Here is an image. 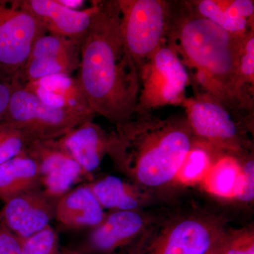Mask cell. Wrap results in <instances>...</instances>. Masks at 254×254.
I'll return each instance as SVG.
<instances>
[{"label":"cell","mask_w":254,"mask_h":254,"mask_svg":"<svg viewBox=\"0 0 254 254\" xmlns=\"http://www.w3.org/2000/svg\"><path fill=\"white\" fill-rule=\"evenodd\" d=\"M111 132L108 155L115 168L139 188L158 189L175 182L197 143L186 116L160 118L135 113Z\"/></svg>","instance_id":"cell-3"},{"label":"cell","mask_w":254,"mask_h":254,"mask_svg":"<svg viewBox=\"0 0 254 254\" xmlns=\"http://www.w3.org/2000/svg\"><path fill=\"white\" fill-rule=\"evenodd\" d=\"M182 106L195 139L220 155L243 158L252 150L248 132L253 128L254 110L194 93Z\"/></svg>","instance_id":"cell-4"},{"label":"cell","mask_w":254,"mask_h":254,"mask_svg":"<svg viewBox=\"0 0 254 254\" xmlns=\"http://www.w3.org/2000/svg\"><path fill=\"white\" fill-rule=\"evenodd\" d=\"M100 204L87 183L71 189L57 202L55 220L69 229L94 228L105 218Z\"/></svg>","instance_id":"cell-16"},{"label":"cell","mask_w":254,"mask_h":254,"mask_svg":"<svg viewBox=\"0 0 254 254\" xmlns=\"http://www.w3.org/2000/svg\"><path fill=\"white\" fill-rule=\"evenodd\" d=\"M21 243L23 254H63L58 232L51 225Z\"/></svg>","instance_id":"cell-25"},{"label":"cell","mask_w":254,"mask_h":254,"mask_svg":"<svg viewBox=\"0 0 254 254\" xmlns=\"http://www.w3.org/2000/svg\"><path fill=\"white\" fill-rule=\"evenodd\" d=\"M188 2L195 12L232 35L244 36L254 31V21L239 14L234 0H193Z\"/></svg>","instance_id":"cell-20"},{"label":"cell","mask_w":254,"mask_h":254,"mask_svg":"<svg viewBox=\"0 0 254 254\" xmlns=\"http://www.w3.org/2000/svg\"><path fill=\"white\" fill-rule=\"evenodd\" d=\"M220 245L217 248H215V250H212L211 252H209L207 254H221L220 251Z\"/></svg>","instance_id":"cell-32"},{"label":"cell","mask_w":254,"mask_h":254,"mask_svg":"<svg viewBox=\"0 0 254 254\" xmlns=\"http://www.w3.org/2000/svg\"><path fill=\"white\" fill-rule=\"evenodd\" d=\"M111 132L88 119L58 138L83 171L85 180H93V173L109 152Z\"/></svg>","instance_id":"cell-14"},{"label":"cell","mask_w":254,"mask_h":254,"mask_svg":"<svg viewBox=\"0 0 254 254\" xmlns=\"http://www.w3.org/2000/svg\"><path fill=\"white\" fill-rule=\"evenodd\" d=\"M136 113H153L167 105H183L190 85L189 73L175 52L164 42L140 68Z\"/></svg>","instance_id":"cell-6"},{"label":"cell","mask_w":254,"mask_h":254,"mask_svg":"<svg viewBox=\"0 0 254 254\" xmlns=\"http://www.w3.org/2000/svg\"><path fill=\"white\" fill-rule=\"evenodd\" d=\"M242 160V166L245 174L244 182V192L241 198V202H251L254 200V162L253 158H243Z\"/></svg>","instance_id":"cell-28"},{"label":"cell","mask_w":254,"mask_h":254,"mask_svg":"<svg viewBox=\"0 0 254 254\" xmlns=\"http://www.w3.org/2000/svg\"><path fill=\"white\" fill-rule=\"evenodd\" d=\"M44 104L86 117H94L76 78L71 75L47 76L23 85Z\"/></svg>","instance_id":"cell-15"},{"label":"cell","mask_w":254,"mask_h":254,"mask_svg":"<svg viewBox=\"0 0 254 254\" xmlns=\"http://www.w3.org/2000/svg\"><path fill=\"white\" fill-rule=\"evenodd\" d=\"M122 35L138 71L165 42L170 1L118 0Z\"/></svg>","instance_id":"cell-7"},{"label":"cell","mask_w":254,"mask_h":254,"mask_svg":"<svg viewBox=\"0 0 254 254\" xmlns=\"http://www.w3.org/2000/svg\"><path fill=\"white\" fill-rule=\"evenodd\" d=\"M80 55H67L57 58L28 59L20 78L21 85L57 74L71 75L78 71Z\"/></svg>","instance_id":"cell-21"},{"label":"cell","mask_w":254,"mask_h":254,"mask_svg":"<svg viewBox=\"0 0 254 254\" xmlns=\"http://www.w3.org/2000/svg\"><path fill=\"white\" fill-rule=\"evenodd\" d=\"M38 189H41L38 164L26 150L0 165V200L3 203Z\"/></svg>","instance_id":"cell-17"},{"label":"cell","mask_w":254,"mask_h":254,"mask_svg":"<svg viewBox=\"0 0 254 254\" xmlns=\"http://www.w3.org/2000/svg\"><path fill=\"white\" fill-rule=\"evenodd\" d=\"M0 254H23L21 240L0 223Z\"/></svg>","instance_id":"cell-27"},{"label":"cell","mask_w":254,"mask_h":254,"mask_svg":"<svg viewBox=\"0 0 254 254\" xmlns=\"http://www.w3.org/2000/svg\"><path fill=\"white\" fill-rule=\"evenodd\" d=\"M227 232L223 219L215 215H177L149 225L136 243L118 254H207Z\"/></svg>","instance_id":"cell-5"},{"label":"cell","mask_w":254,"mask_h":254,"mask_svg":"<svg viewBox=\"0 0 254 254\" xmlns=\"http://www.w3.org/2000/svg\"><path fill=\"white\" fill-rule=\"evenodd\" d=\"M47 32L16 0H0V81L19 83L32 48Z\"/></svg>","instance_id":"cell-8"},{"label":"cell","mask_w":254,"mask_h":254,"mask_svg":"<svg viewBox=\"0 0 254 254\" xmlns=\"http://www.w3.org/2000/svg\"><path fill=\"white\" fill-rule=\"evenodd\" d=\"M13 90L14 84L0 81V123L4 121Z\"/></svg>","instance_id":"cell-29"},{"label":"cell","mask_w":254,"mask_h":254,"mask_svg":"<svg viewBox=\"0 0 254 254\" xmlns=\"http://www.w3.org/2000/svg\"><path fill=\"white\" fill-rule=\"evenodd\" d=\"M86 183L104 210H139L143 204L139 187L120 177L108 175Z\"/></svg>","instance_id":"cell-18"},{"label":"cell","mask_w":254,"mask_h":254,"mask_svg":"<svg viewBox=\"0 0 254 254\" xmlns=\"http://www.w3.org/2000/svg\"><path fill=\"white\" fill-rule=\"evenodd\" d=\"M81 45L64 37L47 33L35 42L28 59L80 55Z\"/></svg>","instance_id":"cell-23"},{"label":"cell","mask_w":254,"mask_h":254,"mask_svg":"<svg viewBox=\"0 0 254 254\" xmlns=\"http://www.w3.org/2000/svg\"><path fill=\"white\" fill-rule=\"evenodd\" d=\"M58 200L42 189L30 190L4 203L0 223L20 240H25L50 225Z\"/></svg>","instance_id":"cell-12"},{"label":"cell","mask_w":254,"mask_h":254,"mask_svg":"<svg viewBox=\"0 0 254 254\" xmlns=\"http://www.w3.org/2000/svg\"><path fill=\"white\" fill-rule=\"evenodd\" d=\"M247 35L225 31L195 12L188 1H170L165 41L186 68L194 93L247 108L238 76L239 55Z\"/></svg>","instance_id":"cell-2"},{"label":"cell","mask_w":254,"mask_h":254,"mask_svg":"<svg viewBox=\"0 0 254 254\" xmlns=\"http://www.w3.org/2000/svg\"><path fill=\"white\" fill-rule=\"evenodd\" d=\"M94 2L96 10L81 43L76 79L92 112L116 125L136 113L139 73L124 42L118 0Z\"/></svg>","instance_id":"cell-1"},{"label":"cell","mask_w":254,"mask_h":254,"mask_svg":"<svg viewBox=\"0 0 254 254\" xmlns=\"http://www.w3.org/2000/svg\"><path fill=\"white\" fill-rule=\"evenodd\" d=\"M63 254H88L83 253L81 251L72 250V249L67 248V247H63Z\"/></svg>","instance_id":"cell-31"},{"label":"cell","mask_w":254,"mask_h":254,"mask_svg":"<svg viewBox=\"0 0 254 254\" xmlns=\"http://www.w3.org/2000/svg\"><path fill=\"white\" fill-rule=\"evenodd\" d=\"M20 7L38 18L47 33L81 43L91 26L96 10L94 1L87 9H69L58 0H16Z\"/></svg>","instance_id":"cell-13"},{"label":"cell","mask_w":254,"mask_h":254,"mask_svg":"<svg viewBox=\"0 0 254 254\" xmlns=\"http://www.w3.org/2000/svg\"><path fill=\"white\" fill-rule=\"evenodd\" d=\"M220 251L221 254H254L253 229L228 230L220 244Z\"/></svg>","instance_id":"cell-26"},{"label":"cell","mask_w":254,"mask_h":254,"mask_svg":"<svg viewBox=\"0 0 254 254\" xmlns=\"http://www.w3.org/2000/svg\"><path fill=\"white\" fill-rule=\"evenodd\" d=\"M60 4L69 9L81 10V8L84 4V1L81 0H58Z\"/></svg>","instance_id":"cell-30"},{"label":"cell","mask_w":254,"mask_h":254,"mask_svg":"<svg viewBox=\"0 0 254 254\" xmlns=\"http://www.w3.org/2000/svg\"><path fill=\"white\" fill-rule=\"evenodd\" d=\"M202 182L212 194L240 201L245 182L242 160L230 155H221L214 162Z\"/></svg>","instance_id":"cell-19"},{"label":"cell","mask_w":254,"mask_h":254,"mask_svg":"<svg viewBox=\"0 0 254 254\" xmlns=\"http://www.w3.org/2000/svg\"><path fill=\"white\" fill-rule=\"evenodd\" d=\"M25 150L38 164L42 190L53 198L59 199L85 179L81 168L58 138L35 140Z\"/></svg>","instance_id":"cell-10"},{"label":"cell","mask_w":254,"mask_h":254,"mask_svg":"<svg viewBox=\"0 0 254 254\" xmlns=\"http://www.w3.org/2000/svg\"><path fill=\"white\" fill-rule=\"evenodd\" d=\"M33 141L20 127L11 123H0V165L22 153Z\"/></svg>","instance_id":"cell-24"},{"label":"cell","mask_w":254,"mask_h":254,"mask_svg":"<svg viewBox=\"0 0 254 254\" xmlns=\"http://www.w3.org/2000/svg\"><path fill=\"white\" fill-rule=\"evenodd\" d=\"M92 118L50 108L17 83H14L3 123L20 127L34 140H48L58 139Z\"/></svg>","instance_id":"cell-9"},{"label":"cell","mask_w":254,"mask_h":254,"mask_svg":"<svg viewBox=\"0 0 254 254\" xmlns=\"http://www.w3.org/2000/svg\"><path fill=\"white\" fill-rule=\"evenodd\" d=\"M221 155L197 141L187 155L175 181L183 185H194L203 181L217 158Z\"/></svg>","instance_id":"cell-22"},{"label":"cell","mask_w":254,"mask_h":254,"mask_svg":"<svg viewBox=\"0 0 254 254\" xmlns=\"http://www.w3.org/2000/svg\"><path fill=\"white\" fill-rule=\"evenodd\" d=\"M149 225L148 218L139 210L111 211L93 228L81 252L88 254H119L136 243Z\"/></svg>","instance_id":"cell-11"}]
</instances>
